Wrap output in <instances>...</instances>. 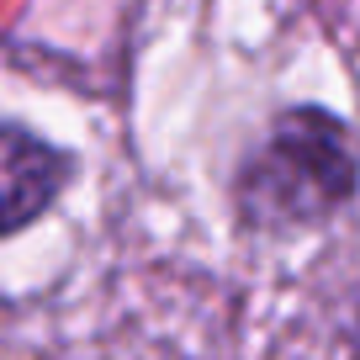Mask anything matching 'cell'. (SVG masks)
Returning <instances> with one entry per match:
<instances>
[{"mask_svg": "<svg viewBox=\"0 0 360 360\" xmlns=\"http://www.w3.org/2000/svg\"><path fill=\"white\" fill-rule=\"evenodd\" d=\"M360 186V143L334 112L292 106L233 180L238 217L255 233H281L339 212Z\"/></svg>", "mask_w": 360, "mask_h": 360, "instance_id": "1", "label": "cell"}, {"mask_svg": "<svg viewBox=\"0 0 360 360\" xmlns=\"http://www.w3.org/2000/svg\"><path fill=\"white\" fill-rule=\"evenodd\" d=\"M64 186H69L64 148H53L22 122H0V238L37 223L58 202Z\"/></svg>", "mask_w": 360, "mask_h": 360, "instance_id": "2", "label": "cell"}, {"mask_svg": "<svg viewBox=\"0 0 360 360\" xmlns=\"http://www.w3.org/2000/svg\"><path fill=\"white\" fill-rule=\"evenodd\" d=\"M355 345H360V307H355Z\"/></svg>", "mask_w": 360, "mask_h": 360, "instance_id": "3", "label": "cell"}]
</instances>
